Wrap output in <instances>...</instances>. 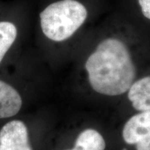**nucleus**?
I'll return each instance as SVG.
<instances>
[{"instance_id": "nucleus-4", "label": "nucleus", "mask_w": 150, "mask_h": 150, "mask_svg": "<svg viewBox=\"0 0 150 150\" xmlns=\"http://www.w3.org/2000/svg\"><path fill=\"white\" fill-rule=\"evenodd\" d=\"M0 150H32L24 122L13 120L0 130Z\"/></svg>"}, {"instance_id": "nucleus-5", "label": "nucleus", "mask_w": 150, "mask_h": 150, "mask_svg": "<svg viewBox=\"0 0 150 150\" xmlns=\"http://www.w3.org/2000/svg\"><path fill=\"white\" fill-rule=\"evenodd\" d=\"M22 106L20 94L9 84L0 81V119L16 115Z\"/></svg>"}, {"instance_id": "nucleus-2", "label": "nucleus", "mask_w": 150, "mask_h": 150, "mask_svg": "<svg viewBox=\"0 0 150 150\" xmlns=\"http://www.w3.org/2000/svg\"><path fill=\"white\" fill-rule=\"evenodd\" d=\"M87 16V9L79 1L60 0L47 6L40 13L41 29L49 39L62 42L81 27Z\"/></svg>"}, {"instance_id": "nucleus-9", "label": "nucleus", "mask_w": 150, "mask_h": 150, "mask_svg": "<svg viewBox=\"0 0 150 150\" xmlns=\"http://www.w3.org/2000/svg\"><path fill=\"white\" fill-rule=\"evenodd\" d=\"M142 13L146 18L150 20V0H138Z\"/></svg>"}, {"instance_id": "nucleus-7", "label": "nucleus", "mask_w": 150, "mask_h": 150, "mask_svg": "<svg viewBox=\"0 0 150 150\" xmlns=\"http://www.w3.org/2000/svg\"><path fill=\"white\" fill-rule=\"evenodd\" d=\"M74 148L76 150H104L106 142L98 131L88 129L79 135Z\"/></svg>"}, {"instance_id": "nucleus-1", "label": "nucleus", "mask_w": 150, "mask_h": 150, "mask_svg": "<svg viewBox=\"0 0 150 150\" xmlns=\"http://www.w3.org/2000/svg\"><path fill=\"white\" fill-rule=\"evenodd\" d=\"M91 87L102 95L126 93L136 77V68L122 41L109 38L102 41L86 63Z\"/></svg>"}, {"instance_id": "nucleus-10", "label": "nucleus", "mask_w": 150, "mask_h": 150, "mask_svg": "<svg viewBox=\"0 0 150 150\" xmlns=\"http://www.w3.org/2000/svg\"><path fill=\"white\" fill-rule=\"evenodd\" d=\"M70 150H76V149H75V148H74V149H70Z\"/></svg>"}, {"instance_id": "nucleus-8", "label": "nucleus", "mask_w": 150, "mask_h": 150, "mask_svg": "<svg viewBox=\"0 0 150 150\" xmlns=\"http://www.w3.org/2000/svg\"><path fill=\"white\" fill-rule=\"evenodd\" d=\"M18 30L10 22H0V63L16 40Z\"/></svg>"}, {"instance_id": "nucleus-3", "label": "nucleus", "mask_w": 150, "mask_h": 150, "mask_svg": "<svg viewBox=\"0 0 150 150\" xmlns=\"http://www.w3.org/2000/svg\"><path fill=\"white\" fill-rule=\"evenodd\" d=\"M125 142L136 144V150H150V110L131 117L122 131Z\"/></svg>"}, {"instance_id": "nucleus-6", "label": "nucleus", "mask_w": 150, "mask_h": 150, "mask_svg": "<svg viewBox=\"0 0 150 150\" xmlns=\"http://www.w3.org/2000/svg\"><path fill=\"white\" fill-rule=\"evenodd\" d=\"M128 98L138 111L150 110V76L133 83L129 89Z\"/></svg>"}]
</instances>
